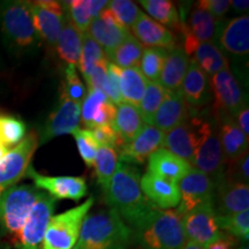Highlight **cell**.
<instances>
[{
  "instance_id": "5bb4252c",
  "label": "cell",
  "mask_w": 249,
  "mask_h": 249,
  "mask_svg": "<svg viewBox=\"0 0 249 249\" xmlns=\"http://www.w3.org/2000/svg\"><path fill=\"white\" fill-rule=\"evenodd\" d=\"M26 176L33 179L40 191L48 193L54 200L80 201L88 193L86 180L82 177H49L39 174L33 166H29Z\"/></svg>"
},
{
  "instance_id": "4dcf8cb0",
  "label": "cell",
  "mask_w": 249,
  "mask_h": 249,
  "mask_svg": "<svg viewBox=\"0 0 249 249\" xmlns=\"http://www.w3.org/2000/svg\"><path fill=\"white\" fill-rule=\"evenodd\" d=\"M189 34L200 43L211 42L217 37L222 24L217 21L210 13L195 6L188 14L187 21L181 20Z\"/></svg>"
},
{
  "instance_id": "277c9868",
  "label": "cell",
  "mask_w": 249,
  "mask_h": 249,
  "mask_svg": "<svg viewBox=\"0 0 249 249\" xmlns=\"http://www.w3.org/2000/svg\"><path fill=\"white\" fill-rule=\"evenodd\" d=\"M43 193L36 186L21 185L9 187L0 195V238L12 247L17 245L31 209Z\"/></svg>"
},
{
  "instance_id": "484cf974",
  "label": "cell",
  "mask_w": 249,
  "mask_h": 249,
  "mask_svg": "<svg viewBox=\"0 0 249 249\" xmlns=\"http://www.w3.org/2000/svg\"><path fill=\"white\" fill-rule=\"evenodd\" d=\"M219 124V138L223 154L227 161L234 160L248 152V136H246L239 128L234 118H217Z\"/></svg>"
},
{
  "instance_id": "ee69618b",
  "label": "cell",
  "mask_w": 249,
  "mask_h": 249,
  "mask_svg": "<svg viewBox=\"0 0 249 249\" xmlns=\"http://www.w3.org/2000/svg\"><path fill=\"white\" fill-rule=\"evenodd\" d=\"M107 7L113 12L118 21L124 27H126L127 29H129V27H132L138 21L140 15L142 14L139 6L134 1H130V0H113V1H108Z\"/></svg>"
},
{
  "instance_id": "9c48e42d",
  "label": "cell",
  "mask_w": 249,
  "mask_h": 249,
  "mask_svg": "<svg viewBox=\"0 0 249 249\" xmlns=\"http://www.w3.org/2000/svg\"><path fill=\"white\" fill-rule=\"evenodd\" d=\"M211 90L214 99L211 112L214 117L234 118L245 105V95L236 77L231 70L225 68L210 79Z\"/></svg>"
},
{
  "instance_id": "cb8c5ba5",
  "label": "cell",
  "mask_w": 249,
  "mask_h": 249,
  "mask_svg": "<svg viewBox=\"0 0 249 249\" xmlns=\"http://www.w3.org/2000/svg\"><path fill=\"white\" fill-rule=\"evenodd\" d=\"M218 43L229 53L245 57L249 52V17L233 18L218 31Z\"/></svg>"
},
{
  "instance_id": "b9f144b4",
  "label": "cell",
  "mask_w": 249,
  "mask_h": 249,
  "mask_svg": "<svg viewBox=\"0 0 249 249\" xmlns=\"http://www.w3.org/2000/svg\"><path fill=\"white\" fill-rule=\"evenodd\" d=\"M61 95L80 104L85 101L87 96L86 86L80 80L74 65H67L65 71V80L61 83Z\"/></svg>"
},
{
  "instance_id": "5b68a950",
  "label": "cell",
  "mask_w": 249,
  "mask_h": 249,
  "mask_svg": "<svg viewBox=\"0 0 249 249\" xmlns=\"http://www.w3.org/2000/svg\"><path fill=\"white\" fill-rule=\"evenodd\" d=\"M0 29L6 43L18 53L34 51L40 38L34 24L30 2L4 1L0 4Z\"/></svg>"
},
{
  "instance_id": "bcb514c9",
  "label": "cell",
  "mask_w": 249,
  "mask_h": 249,
  "mask_svg": "<svg viewBox=\"0 0 249 249\" xmlns=\"http://www.w3.org/2000/svg\"><path fill=\"white\" fill-rule=\"evenodd\" d=\"M249 156L247 154L242 155L241 157L234 160L227 161L224 171V179L229 182L245 183L249 182Z\"/></svg>"
},
{
  "instance_id": "83f0119b",
  "label": "cell",
  "mask_w": 249,
  "mask_h": 249,
  "mask_svg": "<svg viewBox=\"0 0 249 249\" xmlns=\"http://www.w3.org/2000/svg\"><path fill=\"white\" fill-rule=\"evenodd\" d=\"M62 8L77 30L86 34L93 18L108 6L107 0H71L62 1Z\"/></svg>"
},
{
  "instance_id": "680465c9",
  "label": "cell",
  "mask_w": 249,
  "mask_h": 249,
  "mask_svg": "<svg viewBox=\"0 0 249 249\" xmlns=\"http://www.w3.org/2000/svg\"><path fill=\"white\" fill-rule=\"evenodd\" d=\"M236 249H249V247H248V244H247V242H246V244L241 245L240 247H238Z\"/></svg>"
},
{
  "instance_id": "9a60e30c",
  "label": "cell",
  "mask_w": 249,
  "mask_h": 249,
  "mask_svg": "<svg viewBox=\"0 0 249 249\" xmlns=\"http://www.w3.org/2000/svg\"><path fill=\"white\" fill-rule=\"evenodd\" d=\"M81 119V104L60 95L58 107L45 121L38 138V145L45 144L57 136L66 135L79 128Z\"/></svg>"
},
{
  "instance_id": "f5cc1de1",
  "label": "cell",
  "mask_w": 249,
  "mask_h": 249,
  "mask_svg": "<svg viewBox=\"0 0 249 249\" xmlns=\"http://www.w3.org/2000/svg\"><path fill=\"white\" fill-rule=\"evenodd\" d=\"M236 242H238V239L222 231L219 238L213 244L208 245L205 249H236Z\"/></svg>"
},
{
  "instance_id": "4fadbf2b",
  "label": "cell",
  "mask_w": 249,
  "mask_h": 249,
  "mask_svg": "<svg viewBox=\"0 0 249 249\" xmlns=\"http://www.w3.org/2000/svg\"><path fill=\"white\" fill-rule=\"evenodd\" d=\"M186 240L207 247L222 234L213 204H203L182 216Z\"/></svg>"
},
{
  "instance_id": "f1b7e54d",
  "label": "cell",
  "mask_w": 249,
  "mask_h": 249,
  "mask_svg": "<svg viewBox=\"0 0 249 249\" xmlns=\"http://www.w3.org/2000/svg\"><path fill=\"white\" fill-rule=\"evenodd\" d=\"M189 59L194 61L205 74L214 75L220 71L229 68V59L223 53L219 46L211 42L197 43L189 53Z\"/></svg>"
},
{
  "instance_id": "ba28073f",
  "label": "cell",
  "mask_w": 249,
  "mask_h": 249,
  "mask_svg": "<svg viewBox=\"0 0 249 249\" xmlns=\"http://www.w3.org/2000/svg\"><path fill=\"white\" fill-rule=\"evenodd\" d=\"M226 160L224 157L219 138V124L213 112L209 113V124L205 130L204 138L196 151L194 169L209 176L216 183L224 178Z\"/></svg>"
},
{
  "instance_id": "f35d334b",
  "label": "cell",
  "mask_w": 249,
  "mask_h": 249,
  "mask_svg": "<svg viewBox=\"0 0 249 249\" xmlns=\"http://www.w3.org/2000/svg\"><path fill=\"white\" fill-rule=\"evenodd\" d=\"M217 224L219 230L227 234L248 241L249 238V210L230 214V216H217Z\"/></svg>"
},
{
  "instance_id": "7a4b0ae2",
  "label": "cell",
  "mask_w": 249,
  "mask_h": 249,
  "mask_svg": "<svg viewBox=\"0 0 249 249\" xmlns=\"http://www.w3.org/2000/svg\"><path fill=\"white\" fill-rule=\"evenodd\" d=\"M132 241L133 230L108 209L86 216L73 249H127Z\"/></svg>"
},
{
  "instance_id": "ac0fdd59",
  "label": "cell",
  "mask_w": 249,
  "mask_h": 249,
  "mask_svg": "<svg viewBox=\"0 0 249 249\" xmlns=\"http://www.w3.org/2000/svg\"><path fill=\"white\" fill-rule=\"evenodd\" d=\"M180 93L188 107L197 114L207 110V107L213 99L210 79L192 60L183 77Z\"/></svg>"
},
{
  "instance_id": "7402d4cb",
  "label": "cell",
  "mask_w": 249,
  "mask_h": 249,
  "mask_svg": "<svg viewBox=\"0 0 249 249\" xmlns=\"http://www.w3.org/2000/svg\"><path fill=\"white\" fill-rule=\"evenodd\" d=\"M132 35L142 45L149 48L171 50L178 45L173 31L158 23L147 14L140 15L138 21L132 26Z\"/></svg>"
},
{
  "instance_id": "52a82bcc",
  "label": "cell",
  "mask_w": 249,
  "mask_h": 249,
  "mask_svg": "<svg viewBox=\"0 0 249 249\" xmlns=\"http://www.w3.org/2000/svg\"><path fill=\"white\" fill-rule=\"evenodd\" d=\"M209 124L208 110L188 119L165 134L163 147L193 166L194 158Z\"/></svg>"
},
{
  "instance_id": "30bf717a",
  "label": "cell",
  "mask_w": 249,
  "mask_h": 249,
  "mask_svg": "<svg viewBox=\"0 0 249 249\" xmlns=\"http://www.w3.org/2000/svg\"><path fill=\"white\" fill-rule=\"evenodd\" d=\"M37 147L38 135L36 133H30L7 152L0 160V188L5 191L26 176Z\"/></svg>"
},
{
  "instance_id": "4316f807",
  "label": "cell",
  "mask_w": 249,
  "mask_h": 249,
  "mask_svg": "<svg viewBox=\"0 0 249 249\" xmlns=\"http://www.w3.org/2000/svg\"><path fill=\"white\" fill-rule=\"evenodd\" d=\"M189 62L191 59L185 53L181 45L169 50L158 82L169 91H179Z\"/></svg>"
},
{
  "instance_id": "836d02e7",
  "label": "cell",
  "mask_w": 249,
  "mask_h": 249,
  "mask_svg": "<svg viewBox=\"0 0 249 249\" xmlns=\"http://www.w3.org/2000/svg\"><path fill=\"white\" fill-rule=\"evenodd\" d=\"M150 18L157 21L158 23L171 28L174 33H180L181 29V17L179 15L178 9L172 1L169 0H141L139 2Z\"/></svg>"
},
{
  "instance_id": "f546056e",
  "label": "cell",
  "mask_w": 249,
  "mask_h": 249,
  "mask_svg": "<svg viewBox=\"0 0 249 249\" xmlns=\"http://www.w3.org/2000/svg\"><path fill=\"white\" fill-rule=\"evenodd\" d=\"M83 35L85 34H82L74 27L68 15L65 13L64 26H62L61 33L58 37L55 46H57L58 55L67 65L75 66L79 64L81 50H82Z\"/></svg>"
},
{
  "instance_id": "7c38bea8",
  "label": "cell",
  "mask_w": 249,
  "mask_h": 249,
  "mask_svg": "<svg viewBox=\"0 0 249 249\" xmlns=\"http://www.w3.org/2000/svg\"><path fill=\"white\" fill-rule=\"evenodd\" d=\"M180 201L177 210L185 214L203 204H213L214 182L209 176L193 167L178 183Z\"/></svg>"
},
{
  "instance_id": "603a6c76",
  "label": "cell",
  "mask_w": 249,
  "mask_h": 249,
  "mask_svg": "<svg viewBox=\"0 0 249 249\" xmlns=\"http://www.w3.org/2000/svg\"><path fill=\"white\" fill-rule=\"evenodd\" d=\"M192 114L197 113L193 112L188 107V105L183 101L180 90L179 91L166 90L164 101L156 112L151 126L166 134L181 124L182 121L188 119Z\"/></svg>"
},
{
  "instance_id": "816d5d0a",
  "label": "cell",
  "mask_w": 249,
  "mask_h": 249,
  "mask_svg": "<svg viewBox=\"0 0 249 249\" xmlns=\"http://www.w3.org/2000/svg\"><path fill=\"white\" fill-rule=\"evenodd\" d=\"M208 13H210L214 18H223L230 9V0H200L196 4Z\"/></svg>"
},
{
  "instance_id": "c3c4849f",
  "label": "cell",
  "mask_w": 249,
  "mask_h": 249,
  "mask_svg": "<svg viewBox=\"0 0 249 249\" xmlns=\"http://www.w3.org/2000/svg\"><path fill=\"white\" fill-rule=\"evenodd\" d=\"M123 68L118 67L113 62L108 61L107 65V79L105 82L103 92L107 95L108 101L113 103L114 105L123 103L120 93V75Z\"/></svg>"
},
{
  "instance_id": "f6af8a7d",
  "label": "cell",
  "mask_w": 249,
  "mask_h": 249,
  "mask_svg": "<svg viewBox=\"0 0 249 249\" xmlns=\"http://www.w3.org/2000/svg\"><path fill=\"white\" fill-rule=\"evenodd\" d=\"M108 101L104 92L99 89H89L85 101L81 104V121L85 124L87 129L91 128V121L96 111L104 102Z\"/></svg>"
},
{
  "instance_id": "e0dca14e",
  "label": "cell",
  "mask_w": 249,
  "mask_h": 249,
  "mask_svg": "<svg viewBox=\"0 0 249 249\" xmlns=\"http://www.w3.org/2000/svg\"><path fill=\"white\" fill-rule=\"evenodd\" d=\"M86 34L108 55L130 35V31L124 27L113 12L107 7L103 9L98 18L91 21Z\"/></svg>"
},
{
  "instance_id": "11a10c76",
  "label": "cell",
  "mask_w": 249,
  "mask_h": 249,
  "mask_svg": "<svg viewBox=\"0 0 249 249\" xmlns=\"http://www.w3.org/2000/svg\"><path fill=\"white\" fill-rule=\"evenodd\" d=\"M230 7L235 9L236 12H240V13H245L248 11L249 8V1H244V0H232L230 1Z\"/></svg>"
},
{
  "instance_id": "ffe728a7",
  "label": "cell",
  "mask_w": 249,
  "mask_h": 249,
  "mask_svg": "<svg viewBox=\"0 0 249 249\" xmlns=\"http://www.w3.org/2000/svg\"><path fill=\"white\" fill-rule=\"evenodd\" d=\"M213 207L217 216H230L249 208V186L229 182L225 179L214 183Z\"/></svg>"
},
{
  "instance_id": "9f6ffc18",
  "label": "cell",
  "mask_w": 249,
  "mask_h": 249,
  "mask_svg": "<svg viewBox=\"0 0 249 249\" xmlns=\"http://www.w3.org/2000/svg\"><path fill=\"white\" fill-rule=\"evenodd\" d=\"M11 150V149H9L7 145L5 144L4 142H2V140L0 139V160H2V158L5 157L6 155H7V152Z\"/></svg>"
},
{
  "instance_id": "f907efd6",
  "label": "cell",
  "mask_w": 249,
  "mask_h": 249,
  "mask_svg": "<svg viewBox=\"0 0 249 249\" xmlns=\"http://www.w3.org/2000/svg\"><path fill=\"white\" fill-rule=\"evenodd\" d=\"M116 105L110 101L104 102L101 107H98V110L96 111L95 116L92 118L91 128L96 126H103V124H113L114 119H116Z\"/></svg>"
},
{
  "instance_id": "ab89813d",
  "label": "cell",
  "mask_w": 249,
  "mask_h": 249,
  "mask_svg": "<svg viewBox=\"0 0 249 249\" xmlns=\"http://www.w3.org/2000/svg\"><path fill=\"white\" fill-rule=\"evenodd\" d=\"M26 138V124L13 116L0 114V139L9 149L14 148Z\"/></svg>"
},
{
  "instance_id": "91938a15",
  "label": "cell",
  "mask_w": 249,
  "mask_h": 249,
  "mask_svg": "<svg viewBox=\"0 0 249 249\" xmlns=\"http://www.w3.org/2000/svg\"><path fill=\"white\" fill-rule=\"evenodd\" d=\"M2 192H4V189H1V188H0V195H1V193Z\"/></svg>"
},
{
  "instance_id": "2e32d148",
  "label": "cell",
  "mask_w": 249,
  "mask_h": 249,
  "mask_svg": "<svg viewBox=\"0 0 249 249\" xmlns=\"http://www.w3.org/2000/svg\"><path fill=\"white\" fill-rule=\"evenodd\" d=\"M30 8L39 38L50 45L57 44L65 21V12L61 2L54 0H39L30 2Z\"/></svg>"
},
{
  "instance_id": "6f0895ef",
  "label": "cell",
  "mask_w": 249,
  "mask_h": 249,
  "mask_svg": "<svg viewBox=\"0 0 249 249\" xmlns=\"http://www.w3.org/2000/svg\"><path fill=\"white\" fill-rule=\"evenodd\" d=\"M182 249H205L204 247H202V246L195 244V242H192L189 240H186L185 245H183Z\"/></svg>"
},
{
  "instance_id": "8fae6325",
  "label": "cell",
  "mask_w": 249,
  "mask_h": 249,
  "mask_svg": "<svg viewBox=\"0 0 249 249\" xmlns=\"http://www.w3.org/2000/svg\"><path fill=\"white\" fill-rule=\"evenodd\" d=\"M54 209L55 200L44 192L31 209L13 249H43L46 226L53 216Z\"/></svg>"
},
{
  "instance_id": "e575fe53",
  "label": "cell",
  "mask_w": 249,
  "mask_h": 249,
  "mask_svg": "<svg viewBox=\"0 0 249 249\" xmlns=\"http://www.w3.org/2000/svg\"><path fill=\"white\" fill-rule=\"evenodd\" d=\"M142 53L143 45L130 34L114 51H112V53L107 55V59L112 60L118 67L124 70V68L139 67Z\"/></svg>"
},
{
  "instance_id": "74e56055",
  "label": "cell",
  "mask_w": 249,
  "mask_h": 249,
  "mask_svg": "<svg viewBox=\"0 0 249 249\" xmlns=\"http://www.w3.org/2000/svg\"><path fill=\"white\" fill-rule=\"evenodd\" d=\"M169 50L160 48H145L140 60V71L148 82H158L163 71L165 59Z\"/></svg>"
},
{
  "instance_id": "7dc6e473",
  "label": "cell",
  "mask_w": 249,
  "mask_h": 249,
  "mask_svg": "<svg viewBox=\"0 0 249 249\" xmlns=\"http://www.w3.org/2000/svg\"><path fill=\"white\" fill-rule=\"evenodd\" d=\"M92 136L99 144V147H107L111 149H121L124 144L123 139L118 134L113 124H103V126H96L90 129Z\"/></svg>"
},
{
  "instance_id": "44dd1931",
  "label": "cell",
  "mask_w": 249,
  "mask_h": 249,
  "mask_svg": "<svg viewBox=\"0 0 249 249\" xmlns=\"http://www.w3.org/2000/svg\"><path fill=\"white\" fill-rule=\"evenodd\" d=\"M141 189L155 207L167 210L178 207L180 193L178 183L147 172L141 177Z\"/></svg>"
},
{
  "instance_id": "3957f363",
  "label": "cell",
  "mask_w": 249,
  "mask_h": 249,
  "mask_svg": "<svg viewBox=\"0 0 249 249\" xmlns=\"http://www.w3.org/2000/svg\"><path fill=\"white\" fill-rule=\"evenodd\" d=\"M133 241L140 249H182L186 242L182 214L177 209L163 210L155 207L133 229Z\"/></svg>"
},
{
  "instance_id": "d6986e66",
  "label": "cell",
  "mask_w": 249,
  "mask_h": 249,
  "mask_svg": "<svg viewBox=\"0 0 249 249\" xmlns=\"http://www.w3.org/2000/svg\"><path fill=\"white\" fill-rule=\"evenodd\" d=\"M165 133L151 124H144L133 141L124 143L118 154V161L126 164H143L163 147Z\"/></svg>"
},
{
  "instance_id": "db71d44e",
  "label": "cell",
  "mask_w": 249,
  "mask_h": 249,
  "mask_svg": "<svg viewBox=\"0 0 249 249\" xmlns=\"http://www.w3.org/2000/svg\"><path fill=\"white\" fill-rule=\"evenodd\" d=\"M236 124L242 130L246 136H249V108L248 105H245L236 114Z\"/></svg>"
},
{
  "instance_id": "d4e9b609",
  "label": "cell",
  "mask_w": 249,
  "mask_h": 249,
  "mask_svg": "<svg viewBox=\"0 0 249 249\" xmlns=\"http://www.w3.org/2000/svg\"><path fill=\"white\" fill-rule=\"evenodd\" d=\"M148 160L149 173L176 183H179L180 180L193 169L191 164L165 148L158 149Z\"/></svg>"
},
{
  "instance_id": "60d3db41",
  "label": "cell",
  "mask_w": 249,
  "mask_h": 249,
  "mask_svg": "<svg viewBox=\"0 0 249 249\" xmlns=\"http://www.w3.org/2000/svg\"><path fill=\"white\" fill-rule=\"evenodd\" d=\"M107 58L105 52L99 46L95 40L90 38V37L85 34L83 35V43H82V50H81L80 60L77 66H79L81 73H82L85 80L89 76L91 73L92 68L102 59Z\"/></svg>"
},
{
  "instance_id": "6da1fadb",
  "label": "cell",
  "mask_w": 249,
  "mask_h": 249,
  "mask_svg": "<svg viewBox=\"0 0 249 249\" xmlns=\"http://www.w3.org/2000/svg\"><path fill=\"white\" fill-rule=\"evenodd\" d=\"M141 174L130 164L118 163L105 198L111 209L116 210L133 229L148 216L155 205L145 197L141 189Z\"/></svg>"
},
{
  "instance_id": "d6a6232c",
  "label": "cell",
  "mask_w": 249,
  "mask_h": 249,
  "mask_svg": "<svg viewBox=\"0 0 249 249\" xmlns=\"http://www.w3.org/2000/svg\"><path fill=\"white\" fill-rule=\"evenodd\" d=\"M148 81L139 67L124 68L120 75V93L123 101L139 107Z\"/></svg>"
},
{
  "instance_id": "7bdbcfd3",
  "label": "cell",
  "mask_w": 249,
  "mask_h": 249,
  "mask_svg": "<svg viewBox=\"0 0 249 249\" xmlns=\"http://www.w3.org/2000/svg\"><path fill=\"white\" fill-rule=\"evenodd\" d=\"M71 134H73L74 139H75L76 147L79 149V152L85 164L89 167L92 166L99 144L92 136L90 129L77 128Z\"/></svg>"
},
{
  "instance_id": "681fc988",
  "label": "cell",
  "mask_w": 249,
  "mask_h": 249,
  "mask_svg": "<svg viewBox=\"0 0 249 249\" xmlns=\"http://www.w3.org/2000/svg\"><path fill=\"white\" fill-rule=\"evenodd\" d=\"M107 65H108V59H102L97 64L95 65V67L92 68L91 73L89 74V76L86 79L87 85H88L89 89H104L105 82L107 79Z\"/></svg>"
},
{
  "instance_id": "8d00e7d4",
  "label": "cell",
  "mask_w": 249,
  "mask_h": 249,
  "mask_svg": "<svg viewBox=\"0 0 249 249\" xmlns=\"http://www.w3.org/2000/svg\"><path fill=\"white\" fill-rule=\"evenodd\" d=\"M165 95H166V89L160 82H148L144 95L138 107L142 120L147 124H152L156 112L163 103Z\"/></svg>"
},
{
  "instance_id": "8992f818",
  "label": "cell",
  "mask_w": 249,
  "mask_h": 249,
  "mask_svg": "<svg viewBox=\"0 0 249 249\" xmlns=\"http://www.w3.org/2000/svg\"><path fill=\"white\" fill-rule=\"evenodd\" d=\"M93 202L95 198L90 197L73 209L52 216L45 230L43 249H73L79 239L83 219Z\"/></svg>"
},
{
  "instance_id": "1f68e13d",
  "label": "cell",
  "mask_w": 249,
  "mask_h": 249,
  "mask_svg": "<svg viewBox=\"0 0 249 249\" xmlns=\"http://www.w3.org/2000/svg\"><path fill=\"white\" fill-rule=\"evenodd\" d=\"M113 127L124 143L133 141L144 127L139 108L132 104L123 102L118 104Z\"/></svg>"
},
{
  "instance_id": "d590c367",
  "label": "cell",
  "mask_w": 249,
  "mask_h": 249,
  "mask_svg": "<svg viewBox=\"0 0 249 249\" xmlns=\"http://www.w3.org/2000/svg\"><path fill=\"white\" fill-rule=\"evenodd\" d=\"M118 163H119L118 161V152L114 149L107 147L98 148L93 165H95L97 182L101 186L104 194L107 191L112 177L116 173Z\"/></svg>"
}]
</instances>
